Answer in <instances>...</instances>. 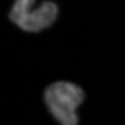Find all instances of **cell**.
<instances>
[{
	"mask_svg": "<svg viewBox=\"0 0 125 125\" xmlns=\"http://www.w3.org/2000/svg\"><path fill=\"white\" fill-rule=\"evenodd\" d=\"M34 4L35 0H16L9 14L10 20L19 26L32 9Z\"/></svg>",
	"mask_w": 125,
	"mask_h": 125,
	"instance_id": "3",
	"label": "cell"
},
{
	"mask_svg": "<svg viewBox=\"0 0 125 125\" xmlns=\"http://www.w3.org/2000/svg\"><path fill=\"white\" fill-rule=\"evenodd\" d=\"M57 13V6L54 2H44L37 8H32L18 26L26 31H40L53 24Z\"/></svg>",
	"mask_w": 125,
	"mask_h": 125,
	"instance_id": "2",
	"label": "cell"
},
{
	"mask_svg": "<svg viewBox=\"0 0 125 125\" xmlns=\"http://www.w3.org/2000/svg\"><path fill=\"white\" fill-rule=\"evenodd\" d=\"M44 101L54 119L61 125H76L77 109L84 100V92L77 85L60 81L50 85L44 92Z\"/></svg>",
	"mask_w": 125,
	"mask_h": 125,
	"instance_id": "1",
	"label": "cell"
}]
</instances>
